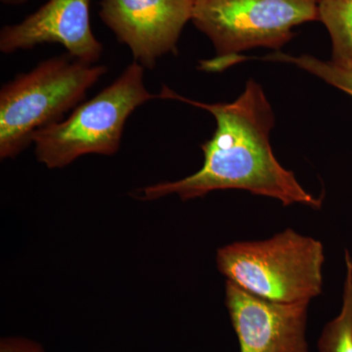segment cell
Listing matches in <instances>:
<instances>
[{
	"label": "cell",
	"mask_w": 352,
	"mask_h": 352,
	"mask_svg": "<svg viewBox=\"0 0 352 352\" xmlns=\"http://www.w3.org/2000/svg\"><path fill=\"white\" fill-rule=\"evenodd\" d=\"M157 96L208 111L214 116L217 129L201 145L205 161L201 170L183 179L140 189L138 199L153 201L176 194L187 201L217 190L238 189L276 199L285 207L302 204L316 210L321 208L320 199L305 191L293 171L283 168L273 154L270 133L274 113L256 80H250L242 94L229 103L190 100L164 85Z\"/></svg>",
	"instance_id": "6da1fadb"
},
{
	"label": "cell",
	"mask_w": 352,
	"mask_h": 352,
	"mask_svg": "<svg viewBox=\"0 0 352 352\" xmlns=\"http://www.w3.org/2000/svg\"><path fill=\"white\" fill-rule=\"evenodd\" d=\"M215 261L228 281L270 302H310L322 292L323 245L291 228L270 239L224 245Z\"/></svg>",
	"instance_id": "7a4b0ae2"
},
{
	"label": "cell",
	"mask_w": 352,
	"mask_h": 352,
	"mask_svg": "<svg viewBox=\"0 0 352 352\" xmlns=\"http://www.w3.org/2000/svg\"><path fill=\"white\" fill-rule=\"evenodd\" d=\"M107 72L102 65L56 57L18 76L0 91V157L11 159L39 129L61 122Z\"/></svg>",
	"instance_id": "3957f363"
},
{
	"label": "cell",
	"mask_w": 352,
	"mask_h": 352,
	"mask_svg": "<svg viewBox=\"0 0 352 352\" xmlns=\"http://www.w3.org/2000/svg\"><path fill=\"white\" fill-rule=\"evenodd\" d=\"M143 76L144 68L134 61L100 94L76 106L68 119L36 131L32 143L38 161L61 168L85 155H115L129 116L159 97L146 89Z\"/></svg>",
	"instance_id": "277c9868"
},
{
	"label": "cell",
	"mask_w": 352,
	"mask_h": 352,
	"mask_svg": "<svg viewBox=\"0 0 352 352\" xmlns=\"http://www.w3.org/2000/svg\"><path fill=\"white\" fill-rule=\"evenodd\" d=\"M317 6L318 0H195L192 23L219 54L203 69H223L252 48L280 50L296 27L318 21Z\"/></svg>",
	"instance_id": "5b68a950"
},
{
	"label": "cell",
	"mask_w": 352,
	"mask_h": 352,
	"mask_svg": "<svg viewBox=\"0 0 352 352\" xmlns=\"http://www.w3.org/2000/svg\"><path fill=\"white\" fill-rule=\"evenodd\" d=\"M195 0H102L100 17L143 68L175 53Z\"/></svg>",
	"instance_id": "8992f818"
},
{
	"label": "cell",
	"mask_w": 352,
	"mask_h": 352,
	"mask_svg": "<svg viewBox=\"0 0 352 352\" xmlns=\"http://www.w3.org/2000/svg\"><path fill=\"white\" fill-rule=\"evenodd\" d=\"M226 303L240 352H308L309 302H270L227 280Z\"/></svg>",
	"instance_id": "52a82bcc"
},
{
	"label": "cell",
	"mask_w": 352,
	"mask_h": 352,
	"mask_svg": "<svg viewBox=\"0 0 352 352\" xmlns=\"http://www.w3.org/2000/svg\"><path fill=\"white\" fill-rule=\"evenodd\" d=\"M59 43L74 59L95 64L103 51L90 25V0H48L19 24L0 34V50L9 54L39 44Z\"/></svg>",
	"instance_id": "ba28073f"
},
{
	"label": "cell",
	"mask_w": 352,
	"mask_h": 352,
	"mask_svg": "<svg viewBox=\"0 0 352 352\" xmlns=\"http://www.w3.org/2000/svg\"><path fill=\"white\" fill-rule=\"evenodd\" d=\"M317 11L330 34L332 59L352 61V0H318Z\"/></svg>",
	"instance_id": "9c48e42d"
},
{
	"label": "cell",
	"mask_w": 352,
	"mask_h": 352,
	"mask_svg": "<svg viewBox=\"0 0 352 352\" xmlns=\"http://www.w3.org/2000/svg\"><path fill=\"white\" fill-rule=\"evenodd\" d=\"M346 277L339 316L326 324L318 340L319 352H352V258L344 252Z\"/></svg>",
	"instance_id": "30bf717a"
},
{
	"label": "cell",
	"mask_w": 352,
	"mask_h": 352,
	"mask_svg": "<svg viewBox=\"0 0 352 352\" xmlns=\"http://www.w3.org/2000/svg\"><path fill=\"white\" fill-rule=\"evenodd\" d=\"M264 60L295 65L352 96V61L349 60L324 61L310 55L292 56L280 52L268 55Z\"/></svg>",
	"instance_id": "8fae6325"
},
{
	"label": "cell",
	"mask_w": 352,
	"mask_h": 352,
	"mask_svg": "<svg viewBox=\"0 0 352 352\" xmlns=\"http://www.w3.org/2000/svg\"><path fill=\"white\" fill-rule=\"evenodd\" d=\"M0 352H44V349L34 340L25 338L10 337L1 340Z\"/></svg>",
	"instance_id": "7c38bea8"
},
{
	"label": "cell",
	"mask_w": 352,
	"mask_h": 352,
	"mask_svg": "<svg viewBox=\"0 0 352 352\" xmlns=\"http://www.w3.org/2000/svg\"><path fill=\"white\" fill-rule=\"evenodd\" d=\"M2 2L6 4H13V6H17V4L24 3L27 0H1Z\"/></svg>",
	"instance_id": "4fadbf2b"
}]
</instances>
